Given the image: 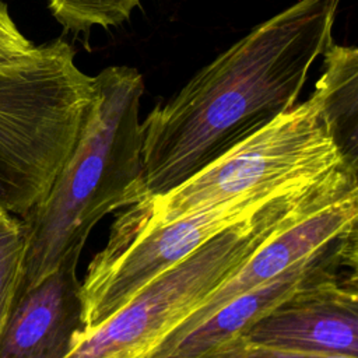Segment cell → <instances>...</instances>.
<instances>
[{
	"mask_svg": "<svg viewBox=\"0 0 358 358\" xmlns=\"http://www.w3.org/2000/svg\"><path fill=\"white\" fill-rule=\"evenodd\" d=\"M341 0H298L255 27L141 122L143 183L164 194L296 105Z\"/></svg>",
	"mask_w": 358,
	"mask_h": 358,
	"instance_id": "obj_1",
	"label": "cell"
},
{
	"mask_svg": "<svg viewBox=\"0 0 358 358\" xmlns=\"http://www.w3.org/2000/svg\"><path fill=\"white\" fill-rule=\"evenodd\" d=\"M94 81L95 95L67 161L46 196L21 217L27 250L17 296L69 255L81 253L105 215L147 196L141 164L143 77L133 67L109 66Z\"/></svg>",
	"mask_w": 358,
	"mask_h": 358,
	"instance_id": "obj_2",
	"label": "cell"
},
{
	"mask_svg": "<svg viewBox=\"0 0 358 358\" xmlns=\"http://www.w3.org/2000/svg\"><path fill=\"white\" fill-rule=\"evenodd\" d=\"M63 39L0 64V208L24 217L67 161L95 95Z\"/></svg>",
	"mask_w": 358,
	"mask_h": 358,
	"instance_id": "obj_3",
	"label": "cell"
},
{
	"mask_svg": "<svg viewBox=\"0 0 358 358\" xmlns=\"http://www.w3.org/2000/svg\"><path fill=\"white\" fill-rule=\"evenodd\" d=\"M341 166L350 165L316 105L308 98L178 187L145 196L124 208L145 225H159L257 187L320 176Z\"/></svg>",
	"mask_w": 358,
	"mask_h": 358,
	"instance_id": "obj_4",
	"label": "cell"
},
{
	"mask_svg": "<svg viewBox=\"0 0 358 358\" xmlns=\"http://www.w3.org/2000/svg\"><path fill=\"white\" fill-rule=\"evenodd\" d=\"M306 179L310 178L257 187L159 225H145L122 208L105 246L91 259L80 281L84 331L98 327L151 280L206 242Z\"/></svg>",
	"mask_w": 358,
	"mask_h": 358,
	"instance_id": "obj_5",
	"label": "cell"
},
{
	"mask_svg": "<svg viewBox=\"0 0 358 358\" xmlns=\"http://www.w3.org/2000/svg\"><path fill=\"white\" fill-rule=\"evenodd\" d=\"M358 186L267 238L218 288L171 330L151 351L192 331L238 295L259 287L357 231ZM150 351V352H151Z\"/></svg>",
	"mask_w": 358,
	"mask_h": 358,
	"instance_id": "obj_6",
	"label": "cell"
},
{
	"mask_svg": "<svg viewBox=\"0 0 358 358\" xmlns=\"http://www.w3.org/2000/svg\"><path fill=\"white\" fill-rule=\"evenodd\" d=\"M242 337L278 348L358 357L355 274L348 277L341 271L299 289Z\"/></svg>",
	"mask_w": 358,
	"mask_h": 358,
	"instance_id": "obj_7",
	"label": "cell"
},
{
	"mask_svg": "<svg viewBox=\"0 0 358 358\" xmlns=\"http://www.w3.org/2000/svg\"><path fill=\"white\" fill-rule=\"evenodd\" d=\"M357 231L330 248L298 262L275 278L238 295L208 319L162 350L144 358H201L215 347L243 336L260 317L289 299L299 289L338 274L357 263Z\"/></svg>",
	"mask_w": 358,
	"mask_h": 358,
	"instance_id": "obj_8",
	"label": "cell"
},
{
	"mask_svg": "<svg viewBox=\"0 0 358 358\" xmlns=\"http://www.w3.org/2000/svg\"><path fill=\"white\" fill-rule=\"evenodd\" d=\"M69 255L56 270L18 295L0 333V358H66L84 331L77 266Z\"/></svg>",
	"mask_w": 358,
	"mask_h": 358,
	"instance_id": "obj_9",
	"label": "cell"
},
{
	"mask_svg": "<svg viewBox=\"0 0 358 358\" xmlns=\"http://www.w3.org/2000/svg\"><path fill=\"white\" fill-rule=\"evenodd\" d=\"M323 57V71L309 99L326 122L344 159L357 171L358 50L331 42Z\"/></svg>",
	"mask_w": 358,
	"mask_h": 358,
	"instance_id": "obj_10",
	"label": "cell"
},
{
	"mask_svg": "<svg viewBox=\"0 0 358 358\" xmlns=\"http://www.w3.org/2000/svg\"><path fill=\"white\" fill-rule=\"evenodd\" d=\"M25 250L22 220L0 208V333L21 285Z\"/></svg>",
	"mask_w": 358,
	"mask_h": 358,
	"instance_id": "obj_11",
	"label": "cell"
},
{
	"mask_svg": "<svg viewBox=\"0 0 358 358\" xmlns=\"http://www.w3.org/2000/svg\"><path fill=\"white\" fill-rule=\"evenodd\" d=\"M53 17L70 31L119 25L126 21L140 0H48Z\"/></svg>",
	"mask_w": 358,
	"mask_h": 358,
	"instance_id": "obj_12",
	"label": "cell"
},
{
	"mask_svg": "<svg viewBox=\"0 0 358 358\" xmlns=\"http://www.w3.org/2000/svg\"><path fill=\"white\" fill-rule=\"evenodd\" d=\"M201 358H358L348 355H327V354H313L287 348H278L271 345H264L259 343H252L242 336L235 337L213 351L207 352Z\"/></svg>",
	"mask_w": 358,
	"mask_h": 358,
	"instance_id": "obj_13",
	"label": "cell"
},
{
	"mask_svg": "<svg viewBox=\"0 0 358 358\" xmlns=\"http://www.w3.org/2000/svg\"><path fill=\"white\" fill-rule=\"evenodd\" d=\"M35 45L21 34L7 6L0 0V64L24 56Z\"/></svg>",
	"mask_w": 358,
	"mask_h": 358,
	"instance_id": "obj_14",
	"label": "cell"
}]
</instances>
